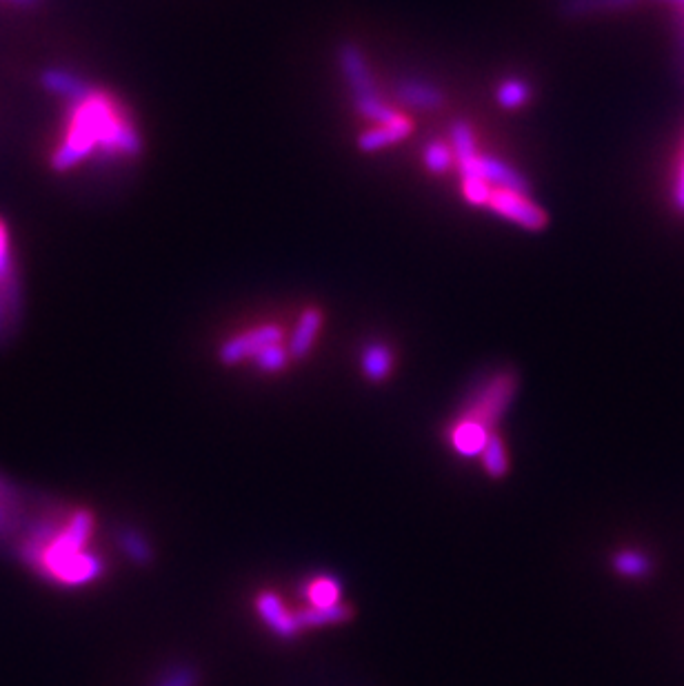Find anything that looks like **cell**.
<instances>
[{
    "label": "cell",
    "instance_id": "7c38bea8",
    "mask_svg": "<svg viewBox=\"0 0 684 686\" xmlns=\"http://www.w3.org/2000/svg\"><path fill=\"white\" fill-rule=\"evenodd\" d=\"M360 367L365 378H369L371 382H382L389 376L391 369H394V353H391L389 347L380 345V342H374V345H367L362 349Z\"/></svg>",
    "mask_w": 684,
    "mask_h": 686
},
{
    "label": "cell",
    "instance_id": "e0dca14e",
    "mask_svg": "<svg viewBox=\"0 0 684 686\" xmlns=\"http://www.w3.org/2000/svg\"><path fill=\"white\" fill-rule=\"evenodd\" d=\"M422 160H425L429 171H434V174L440 176V174H447V171L454 167L456 156L451 145L442 143V140H434V143H429L425 151H422Z\"/></svg>",
    "mask_w": 684,
    "mask_h": 686
},
{
    "label": "cell",
    "instance_id": "277c9868",
    "mask_svg": "<svg viewBox=\"0 0 684 686\" xmlns=\"http://www.w3.org/2000/svg\"><path fill=\"white\" fill-rule=\"evenodd\" d=\"M487 207L498 214L500 218L509 220V223L518 225L522 229L529 231H540L547 225V214L545 209L538 207L529 194H522V191L513 189H491V196L487 200Z\"/></svg>",
    "mask_w": 684,
    "mask_h": 686
},
{
    "label": "cell",
    "instance_id": "603a6c76",
    "mask_svg": "<svg viewBox=\"0 0 684 686\" xmlns=\"http://www.w3.org/2000/svg\"><path fill=\"white\" fill-rule=\"evenodd\" d=\"M0 278H14L12 256H9V238H7V227H5L3 220H0Z\"/></svg>",
    "mask_w": 684,
    "mask_h": 686
},
{
    "label": "cell",
    "instance_id": "8992f818",
    "mask_svg": "<svg viewBox=\"0 0 684 686\" xmlns=\"http://www.w3.org/2000/svg\"><path fill=\"white\" fill-rule=\"evenodd\" d=\"M256 611L267 627L274 631L278 638L283 640H291L296 638L298 631L303 629L298 622V615L287 611V607L283 604V600L278 598L276 593L265 591L260 593L256 598Z\"/></svg>",
    "mask_w": 684,
    "mask_h": 686
},
{
    "label": "cell",
    "instance_id": "6da1fadb",
    "mask_svg": "<svg viewBox=\"0 0 684 686\" xmlns=\"http://www.w3.org/2000/svg\"><path fill=\"white\" fill-rule=\"evenodd\" d=\"M94 149L105 151L107 156L134 158L143 151L132 120L125 114L112 96L92 89L85 98L76 100L69 109V125L54 156L52 167L56 171H67L76 167L80 160L94 154Z\"/></svg>",
    "mask_w": 684,
    "mask_h": 686
},
{
    "label": "cell",
    "instance_id": "52a82bcc",
    "mask_svg": "<svg viewBox=\"0 0 684 686\" xmlns=\"http://www.w3.org/2000/svg\"><path fill=\"white\" fill-rule=\"evenodd\" d=\"M411 131H414V125H411V120L407 116H400L394 123H387V125H376L367 131H362L358 136V149L367 151H380V149H387L391 145H398L405 140Z\"/></svg>",
    "mask_w": 684,
    "mask_h": 686
},
{
    "label": "cell",
    "instance_id": "ffe728a7",
    "mask_svg": "<svg viewBox=\"0 0 684 686\" xmlns=\"http://www.w3.org/2000/svg\"><path fill=\"white\" fill-rule=\"evenodd\" d=\"M498 103L505 109H518L529 100L531 89L525 80H505L498 87Z\"/></svg>",
    "mask_w": 684,
    "mask_h": 686
},
{
    "label": "cell",
    "instance_id": "ba28073f",
    "mask_svg": "<svg viewBox=\"0 0 684 686\" xmlns=\"http://www.w3.org/2000/svg\"><path fill=\"white\" fill-rule=\"evenodd\" d=\"M323 322H325V316H323V311H320L318 307H309L303 311V316L298 318L296 322V327L294 331H291V336H289V356L291 358H305L307 353L311 351V347H314V342L320 334V329H323Z\"/></svg>",
    "mask_w": 684,
    "mask_h": 686
},
{
    "label": "cell",
    "instance_id": "5bb4252c",
    "mask_svg": "<svg viewBox=\"0 0 684 686\" xmlns=\"http://www.w3.org/2000/svg\"><path fill=\"white\" fill-rule=\"evenodd\" d=\"M305 598L311 602V607L316 609L336 607V604H340L342 589L338 580L334 578H316L305 587Z\"/></svg>",
    "mask_w": 684,
    "mask_h": 686
},
{
    "label": "cell",
    "instance_id": "5b68a950",
    "mask_svg": "<svg viewBox=\"0 0 684 686\" xmlns=\"http://www.w3.org/2000/svg\"><path fill=\"white\" fill-rule=\"evenodd\" d=\"M278 342H283V329L278 325H260L245 331V334L225 340L218 349V360L227 367L238 365V362L254 358L256 353L269 345H278Z\"/></svg>",
    "mask_w": 684,
    "mask_h": 686
},
{
    "label": "cell",
    "instance_id": "cb8c5ba5",
    "mask_svg": "<svg viewBox=\"0 0 684 686\" xmlns=\"http://www.w3.org/2000/svg\"><path fill=\"white\" fill-rule=\"evenodd\" d=\"M12 3H16V5H34L36 0H12Z\"/></svg>",
    "mask_w": 684,
    "mask_h": 686
},
{
    "label": "cell",
    "instance_id": "7a4b0ae2",
    "mask_svg": "<svg viewBox=\"0 0 684 686\" xmlns=\"http://www.w3.org/2000/svg\"><path fill=\"white\" fill-rule=\"evenodd\" d=\"M338 60H340L342 74H345L347 83L351 87V94H354L356 109L362 116L376 125L394 123V120L402 116L398 109L387 105L385 100L376 94L374 76H371L367 60L356 45H351V43L342 45L338 52Z\"/></svg>",
    "mask_w": 684,
    "mask_h": 686
},
{
    "label": "cell",
    "instance_id": "9a60e30c",
    "mask_svg": "<svg viewBox=\"0 0 684 686\" xmlns=\"http://www.w3.org/2000/svg\"><path fill=\"white\" fill-rule=\"evenodd\" d=\"M296 615H298L300 627H325V624H340V622L351 620V609L345 607V604H336V607H327V609L311 607Z\"/></svg>",
    "mask_w": 684,
    "mask_h": 686
},
{
    "label": "cell",
    "instance_id": "d6986e66",
    "mask_svg": "<svg viewBox=\"0 0 684 686\" xmlns=\"http://www.w3.org/2000/svg\"><path fill=\"white\" fill-rule=\"evenodd\" d=\"M256 367L265 373H276V371H283L289 365V351L283 347V342H278V345H269L265 347L260 353H256L254 358Z\"/></svg>",
    "mask_w": 684,
    "mask_h": 686
},
{
    "label": "cell",
    "instance_id": "2e32d148",
    "mask_svg": "<svg viewBox=\"0 0 684 686\" xmlns=\"http://www.w3.org/2000/svg\"><path fill=\"white\" fill-rule=\"evenodd\" d=\"M18 314L16 278H0V338L7 334L9 322Z\"/></svg>",
    "mask_w": 684,
    "mask_h": 686
},
{
    "label": "cell",
    "instance_id": "4fadbf2b",
    "mask_svg": "<svg viewBox=\"0 0 684 686\" xmlns=\"http://www.w3.org/2000/svg\"><path fill=\"white\" fill-rule=\"evenodd\" d=\"M482 458V467L489 473V478L500 480L507 476L509 471V456H507V447H505V440H502L498 433H491L485 449L480 453Z\"/></svg>",
    "mask_w": 684,
    "mask_h": 686
},
{
    "label": "cell",
    "instance_id": "9c48e42d",
    "mask_svg": "<svg viewBox=\"0 0 684 686\" xmlns=\"http://www.w3.org/2000/svg\"><path fill=\"white\" fill-rule=\"evenodd\" d=\"M491 433L494 431L485 429L482 425H478V422L460 418L456 425L451 427V433H449L451 447H454L462 458H476L480 456L482 449H485Z\"/></svg>",
    "mask_w": 684,
    "mask_h": 686
},
{
    "label": "cell",
    "instance_id": "3957f363",
    "mask_svg": "<svg viewBox=\"0 0 684 686\" xmlns=\"http://www.w3.org/2000/svg\"><path fill=\"white\" fill-rule=\"evenodd\" d=\"M518 391V376L513 371H498L487 378L469 398L462 418L478 422L485 429H494L511 405L513 396Z\"/></svg>",
    "mask_w": 684,
    "mask_h": 686
},
{
    "label": "cell",
    "instance_id": "8fae6325",
    "mask_svg": "<svg viewBox=\"0 0 684 686\" xmlns=\"http://www.w3.org/2000/svg\"><path fill=\"white\" fill-rule=\"evenodd\" d=\"M43 85L52 94L72 100V103H76V100L85 98L89 92H92V87H89L85 80H80L78 76L65 72V69H47V72L43 74Z\"/></svg>",
    "mask_w": 684,
    "mask_h": 686
},
{
    "label": "cell",
    "instance_id": "ac0fdd59",
    "mask_svg": "<svg viewBox=\"0 0 684 686\" xmlns=\"http://www.w3.org/2000/svg\"><path fill=\"white\" fill-rule=\"evenodd\" d=\"M118 542H120V549H123L136 564L152 562V547H149V542L140 536L138 531L125 529L123 533H120Z\"/></svg>",
    "mask_w": 684,
    "mask_h": 686
},
{
    "label": "cell",
    "instance_id": "30bf717a",
    "mask_svg": "<svg viewBox=\"0 0 684 686\" xmlns=\"http://www.w3.org/2000/svg\"><path fill=\"white\" fill-rule=\"evenodd\" d=\"M396 94L402 105L420 109V112H431V109H438L445 103V96H442L440 89L429 83H422V80H402L396 87Z\"/></svg>",
    "mask_w": 684,
    "mask_h": 686
},
{
    "label": "cell",
    "instance_id": "44dd1931",
    "mask_svg": "<svg viewBox=\"0 0 684 686\" xmlns=\"http://www.w3.org/2000/svg\"><path fill=\"white\" fill-rule=\"evenodd\" d=\"M613 569L622 575H629V578H640V575L649 573L651 564L649 558L638 551H622L613 558Z\"/></svg>",
    "mask_w": 684,
    "mask_h": 686
},
{
    "label": "cell",
    "instance_id": "7402d4cb",
    "mask_svg": "<svg viewBox=\"0 0 684 686\" xmlns=\"http://www.w3.org/2000/svg\"><path fill=\"white\" fill-rule=\"evenodd\" d=\"M158 686H198V671L191 667H178L169 671Z\"/></svg>",
    "mask_w": 684,
    "mask_h": 686
}]
</instances>
